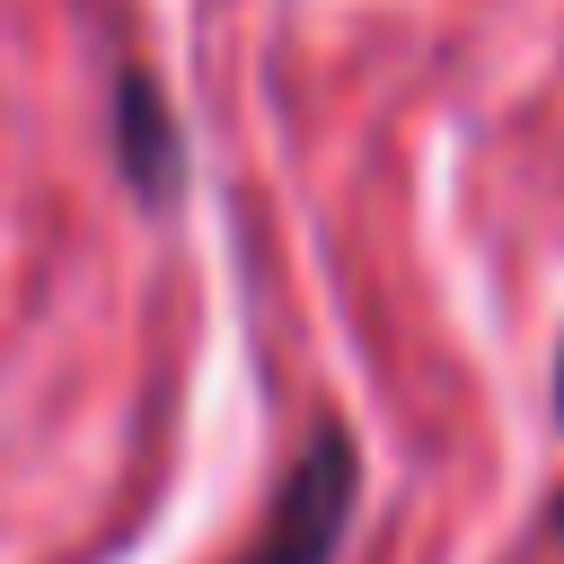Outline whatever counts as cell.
<instances>
[{
    "label": "cell",
    "mask_w": 564,
    "mask_h": 564,
    "mask_svg": "<svg viewBox=\"0 0 564 564\" xmlns=\"http://www.w3.org/2000/svg\"><path fill=\"white\" fill-rule=\"evenodd\" d=\"M123 167H132L141 194H167V176H176V141H167V123H159L150 79H123Z\"/></svg>",
    "instance_id": "7a4b0ae2"
},
{
    "label": "cell",
    "mask_w": 564,
    "mask_h": 564,
    "mask_svg": "<svg viewBox=\"0 0 564 564\" xmlns=\"http://www.w3.org/2000/svg\"><path fill=\"white\" fill-rule=\"evenodd\" d=\"M555 414H564V361H555ZM555 529H564V511H555Z\"/></svg>",
    "instance_id": "3957f363"
},
{
    "label": "cell",
    "mask_w": 564,
    "mask_h": 564,
    "mask_svg": "<svg viewBox=\"0 0 564 564\" xmlns=\"http://www.w3.org/2000/svg\"><path fill=\"white\" fill-rule=\"evenodd\" d=\"M361 511V458H352V432L344 423H317L247 546V564H335L344 555V529Z\"/></svg>",
    "instance_id": "6da1fadb"
}]
</instances>
